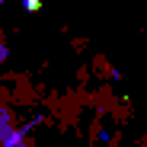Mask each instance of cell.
<instances>
[{
  "label": "cell",
  "mask_w": 147,
  "mask_h": 147,
  "mask_svg": "<svg viewBox=\"0 0 147 147\" xmlns=\"http://www.w3.org/2000/svg\"><path fill=\"white\" fill-rule=\"evenodd\" d=\"M3 55H7V51H3V45H0V58H3Z\"/></svg>",
  "instance_id": "obj_1"
}]
</instances>
